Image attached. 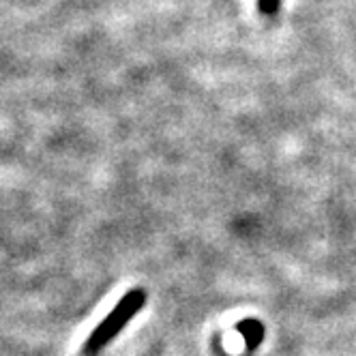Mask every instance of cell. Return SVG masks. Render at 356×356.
Instances as JSON below:
<instances>
[{
    "label": "cell",
    "instance_id": "1",
    "mask_svg": "<svg viewBox=\"0 0 356 356\" xmlns=\"http://www.w3.org/2000/svg\"><path fill=\"white\" fill-rule=\"evenodd\" d=\"M144 302H146V292L144 288H134L127 292L116 307L101 320V324H97V328L90 333L88 341L84 343V354L86 356H95L97 352L104 350L120 330L127 326V322H129L134 316L140 314V309L144 307Z\"/></svg>",
    "mask_w": 356,
    "mask_h": 356
},
{
    "label": "cell",
    "instance_id": "2",
    "mask_svg": "<svg viewBox=\"0 0 356 356\" xmlns=\"http://www.w3.org/2000/svg\"><path fill=\"white\" fill-rule=\"evenodd\" d=\"M236 330H241V333H243L249 348H256L264 337V326L258 320H243V322L236 324Z\"/></svg>",
    "mask_w": 356,
    "mask_h": 356
},
{
    "label": "cell",
    "instance_id": "3",
    "mask_svg": "<svg viewBox=\"0 0 356 356\" xmlns=\"http://www.w3.org/2000/svg\"><path fill=\"white\" fill-rule=\"evenodd\" d=\"M260 11L264 15H275L279 11V0H260Z\"/></svg>",
    "mask_w": 356,
    "mask_h": 356
}]
</instances>
